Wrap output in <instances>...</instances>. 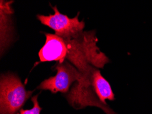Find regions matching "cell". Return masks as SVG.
<instances>
[{
  "instance_id": "cell-6",
  "label": "cell",
  "mask_w": 152,
  "mask_h": 114,
  "mask_svg": "<svg viewBox=\"0 0 152 114\" xmlns=\"http://www.w3.org/2000/svg\"><path fill=\"white\" fill-rule=\"evenodd\" d=\"M11 2L6 0H1V53L8 47L12 39V24L11 15L13 10L11 8Z\"/></svg>"
},
{
  "instance_id": "cell-2",
  "label": "cell",
  "mask_w": 152,
  "mask_h": 114,
  "mask_svg": "<svg viewBox=\"0 0 152 114\" xmlns=\"http://www.w3.org/2000/svg\"><path fill=\"white\" fill-rule=\"evenodd\" d=\"M33 91H27L15 74H1L0 80V113L16 114L24 105Z\"/></svg>"
},
{
  "instance_id": "cell-3",
  "label": "cell",
  "mask_w": 152,
  "mask_h": 114,
  "mask_svg": "<svg viewBox=\"0 0 152 114\" xmlns=\"http://www.w3.org/2000/svg\"><path fill=\"white\" fill-rule=\"evenodd\" d=\"M52 8L54 10L53 15H38L36 17L42 24L53 29L55 34L64 40H67L76 38L84 32L85 24L83 20H79V13L75 17L70 18L67 15L61 14L57 6H52Z\"/></svg>"
},
{
  "instance_id": "cell-7",
  "label": "cell",
  "mask_w": 152,
  "mask_h": 114,
  "mask_svg": "<svg viewBox=\"0 0 152 114\" xmlns=\"http://www.w3.org/2000/svg\"><path fill=\"white\" fill-rule=\"evenodd\" d=\"M91 83L96 96L102 103H106L107 99L114 101L115 95L110 83L103 77L100 71L95 68L91 75Z\"/></svg>"
},
{
  "instance_id": "cell-5",
  "label": "cell",
  "mask_w": 152,
  "mask_h": 114,
  "mask_svg": "<svg viewBox=\"0 0 152 114\" xmlns=\"http://www.w3.org/2000/svg\"><path fill=\"white\" fill-rule=\"evenodd\" d=\"M45 44L38 53L40 62L56 61L64 62L67 55L66 42L56 34L45 33Z\"/></svg>"
},
{
  "instance_id": "cell-8",
  "label": "cell",
  "mask_w": 152,
  "mask_h": 114,
  "mask_svg": "<svg viewBox=\"0 0 152 114\" xmlns=\"http://www.w3.org/2000/svg\"><path fill=\"white\" fill-rule=\"evenodd\" d=\"M38 94L36 95L31 98V101L33 102L34 107L31 109H20V111L16 114H40L42 108L39 105L38 101Z\"/></svg>"
},
{
  "instance_id": "cell-4",
  "label": "cell",
  "mask_w": 152,
  "mask_h": 114,
  "mask_svg": "<svg viewBox=\"0 0 152 114\" xmlns=\"http://www.w3.org/2000/svg\"><path fill=\"white\" fill-rule=\"evenodd\" d=\"M53 68L57 71L56 74L43 81L37 89L49 90L52 93H66L72 83L79 81L83 75L74 65L66 60L57 63Z\"/></svg>"
},
{
  "instance_id": "cell-1",
  "label": "cell",
  "mask_w": 152,
  "mask_h": 114,
  "mask_svg": "<svg viewBox=\"0 0 152 114\" xmlns=\"http://www.w3.org/2000/svg\"><path fill=\"white\" fill-rule=\"evenodd\" d=\"M67 46L66 60L83 74L91 73L95 68H102L109 62L97 46L96 31H84L76 38L64 40Z\"/></svg>"
}]
</instances>
